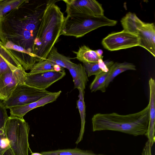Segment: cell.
<instances>
[{
  "instance_id": "8",
  "label": "cell",
  "mask_w": 155,
  "mask_h": 155,
  "mask_svg": "<svg viewBox=\"0 0 155 155\" xmlns=\"http://www.w3.org/2000/svg\"><path fill=\"white\" fill-rule=\"evenodd\" d=\"M101 43L105 49L112 51L139 46V40L137 35L123 30L109 34Z\"/></svg>"
},
{
  "instance_id": "28",
  "label": "cell",
  "mask_w": 155,
  "mask_h": 155,
  "mask_svg": "<svg viewBox=\"0 0 155 155\" xmlns=\"http://www.w3.org/2000/svg\"><path fill=\"white\" fill-rule=\"evenodd\" d=\"M3 155H13L12 152L9 147L4 152Z\"/></svg>"
},
{
  "instance_id": "3",
  "label": "cell",
  "mask_w": 155,
  "mask_h": 155,
  "mask_svg": "<svg viewBox=\"0 0 155 155\" xmlns=\"http://www.w3.org/2000/svg\"><path fill=\"white\" fill-rule=\"evenodd\" d=\"M149 107L148 104L142 110L127 115L96 114L91 119L93 131L112 130L134 136L144 135L148 127Z\"/></svg>"
},
{
  "instance_id": "36",
  "label": "cell",
  "mask_w": 155,
  "mask_h": 155,
  "mask_svg": "<svg viewBox=\"0 0 155 155\" xmlns=\"http://www.w3.org/2000/svg\"></svg>"
},
{
  "instance_id": "14",
  "label": "cell",
  "mask_w": 155,
  "mask_h": 155,
  "mask_svg": "<svg viewBox=\"0 0 155 155\" xmlns=\"http://www.w3.org/2000/svg\"><path fill=\"white\" fill-rule=\"evenodd\" d=\"M150 89L149 120L147 131L144 135L153 147L155 142V81L152 78L149 81Z\"/></svg>"
},
{
  "instance_id": "19",
  "label": "cell",
  "mask_w": 155,
  "mask_h": 155,
  "mask_svg": "<svg viewBox=\"0 0 155 155\" xmlns=\"http://www.w3.org/2000/svg\"><path fill=\"white\" fill-rule=\"evenodd\" d=\"M136 70V66L133 63L127 62L114 63L109 69V73L105 82L107 88L114 78L122 72L127 70Z\"/></svg>"
},
{
  "instance_id": "27",
  "label": "cell",
  "mask_w": 155,
  "mask_h": 155,
  "mask_svg": "<svg viewBox=\"0 0 155 155\" xmlns=\"http://www.w3.org/2000/svg\"><path fill=\"white\" fill-rule=\"evenodd\" d=\"M4 45L8 49L20 53L27 54L35 58L36 61V57L33 54L30 52L23 47L17 45L11 41H7Z\"/></svg>"
},
{
  "instance_id": "25",
  "label": "cell",
  "mask_w": 155,
  "mask_h": 155,
  "mask_svg": "<svg viewBox=\"0 0 155 155\" xmlns=\"http://www.w3.org/2000/svg\"><path fill=\"white\" fill-rule=\"evenodd\" d=\"M109 71L107 72H103L95 76L94 80L90 85L91 92L100 91L105 92L106 91L105 82L108 76Z\"/></svg>"
},
{
  "instance_id": "12",
  "label": "cell",
  "mask_w": 155,
  "mask_h": 155,
  "mask_svg": "<svg viewBox=\"0 0 155 155\" xmlns=\"http://www.w3.org/2000/svg\"><path fill=\"white\" fill-rule=\"evenodd\" d=\"M22 68L13 51L6 48L0 41V76L7 72Z\"/></svg>"
},
{
  "instance_id": "24",
  "label": "cell",
  "mask_w": 155,
  "mask_h": 155,
  "mask_svg": "<svg viewBox=\"0 0 155 155\" xmlns=\"http://www.w3.org/2000/svg\"><path fill=\"white\" fill-rule=\"evenodd\" d=\"M41 153L42 155H97L91 151L82 150L77 147L43 151Z\"/></svg>"
},
{
  "instance_id": "33",
  "label": "cell",
  "mask_w": 155,
  "mask_h": 155,
  "mask_svg": "<svg viewBox=\"0 0 155 155\" xmlns=\"http://www.w3.org/2000/svg\"><path fill=\"white\" fill-rule=\"evenodd\" d=\"M102 155V154H98V155Z\"/></svg>"
},
{
  "instance_id": "9",
  "label": "cell",
  "mask_w": 155,
  "mask_h": 155,
  "mask_svg": "<svg viewBox=\"0 0 155 155\" xmlns=\"http://www.w3.org/2000/svg\"><path fill=\"white\" fill-rule=\"evenodd\" d=\"M26 72L24 68L9 71L0 76V99H7L18 85L25 83Z\"/></svg>"
},
{
  "instance_id": "20",
  "label": "cell",
  "mask_w": 155,
  "mask_h": 155,
  "mask_svg": "<svg viewBox=\"0 0 155 155\" xmlns=\"http://www.w3.org/2000/svg\"><path fill=\"white\" fill-rule=\"evenodd\" d=\"M73 52L76 54V58L83 63H94L97 62L100 59H103L99 57L96 50H92L85 45L80 47L77 51Z\"/></svg>"
},
{
  "instance_id": "4",
  "label": "cell",
  "mask_w": 155,
  "mask_h": 155,
  "mask_svg": "<svg viewBox=\"0 0 155 155\" xmlns=\"http://www.w3.org/2000/svg\"><path fill=\"white\" fill-rule=\"evenodd\" d=\"M117 23V21L109 19L104 15L66 16L65 18L61 35L79 38L100 27L114 26Z\"/></svg>"
},
{
  "instance_id": "34",
  "label": "cell",
  "mask_w": 155,
  "mask_h": 155,
  "mask_svg": "<svg viewBox=\"0 0 155 155\" xmlns=\"http://www.w3.org/2000/svg\"><path fill=\"white\" fill-rule=\"evenodd\" d=\"M2 0H0V2Z\"/></svg>"
},
{
  "instance_id": "22",
  "label": "cell",
  "mask_w": 155,
  "mask_h": 155,
  "mask_svg": "<svg viewBox=\"0 0 155 155\" xmlns=\"http://www.w3.org/2000/svg\"><path fill=\"white\" fill-rule=\"evenodd\" d=\"M63 68L47 59L41 60L34 64L29 73L35 74L51 71H64Z\"/></svg>"
},
{
  "instance_id": "6",
  "label": "cell",
  "mask_w": 155,
  "mask_h": 155,
  "mask_svg": "<svg viewBox=\"0 0 155 155\" xmlns=\"http://www.w3.org/2000/svg\"><path fill=\"white\" fill-rule=\"evenodd\" d=\"M52 92L39 89L25 83L17 85L10 96L2 102L6 109L28 104L47 96Z\"/></svg>"
},
{
  "instance_id": "21",
  "label": "cell",
  "mask_w": 155,
  "mask_h": 155,
  "mask_svg": "<svg viewBox=\"0 0 155 155\" xmlns=\"http://www.w3.org/2000/svg\"><path fill=\"white\" fill-rule=\"evenodd\" d=\"M46 59L62 68L68 70L75 64L71 61L70 58L59 53L54 46L50 51Z\"/></svg>"
},
{
  "instance_id": "5",
  "label": "cell",
  "mask_w": 155,
  "mask_h": 155,
  "mask_svg": "<svg viewBox=\"0 0 155 155\" xmlns=\"http://www.w3.org/2000/svg\"><path fill=\"white\" fill-rule=\"evenodd\" d=\"M29 130L28 123L23 118L9 117L5 132L13 155H28Z\"/></svg>"
},
{
  "instance_id": "32",
  "label": "cell",
  "mask_w": 155,
  "mask_h": 155,
  "mask_svg": "<svg viewBox=\"0 0 155 155\" xmlns=\"http://www.w3.org/2000/svg\"><path fill=\"white\" fill-rule=\"evenodd\" d=\"M3 16L1 13V12L0 11V21L1 20V19L2 18V17Z\"/></svg>"
},
{
  "instance_id": "11",
  "label": "cell",
  "mask_w": 155,
  "mask_h": 155,
  "mask_svg": "<svg viewBox=\"0 0 155 155\" xmlns=\"http://www.w3.org/2000/svg\"><path fill=\"white\" fill-rule=\"evenodd\" d=\"M61 91L52 93L39 100L32 103L14 107L10 109V117L23 118L28 112L37 107L43 106L55 101L60 95Z\"/></svg>"
},
{
  "instance_id": "29",
  "label": "cell",
  "mask_w": 155,
  "mask_h": 155,
  "mask_svg": "<svg viewBox=\"0 0 155 155\" xmlns=\"http://www.w3.org/2000/svg\"><path fill=\"white\" fill-rule=\"evenodd\" d=\"M96 52L99 56L101 58H103V56H102V54L103 53V51L101 49H98L96 50Z\"/></svg>"
},
{
  "instance_id": "16",
  "label": "cell",
  "mask_w": 155,
  "mask_h": 155,
  "mask_svg": "<svg viewBox=\"0 0 155 155\" xmlns=\"http://www.w3.org/2000/svg\"><path fill=\"white\" fill-rule=\"evenodd\" d=\"M120 22L124 30L137 35L144 23L135 14L130 12L122 18Z\"/></svg>"
},
{
  "instance_id": "2",
  "label": "cell",
  "mask_w": 155,
  "mask_h": 155,
  "mask_svg": "<svg viewBox=\"0 0 155 155\" xmlns=\"http://www.w3.org/2000/svg\"><path fill=\"white\" fill-rule=\"evenodd\" d=\"M56 1L47 2L40 20L33 52L36 62L46 59L61 35L65 17Z\"/></svg>"
},
{
  "instance_id": "1",
  "label": "cell",
  "mask_w": 155,
  "mask_h": 155,
  "mask_svg": "<svg viewBox=\"0 0 155 155\" xmlns=\"http://www.w3.org/2000/svg\"><path fill=\"white\" fill-rule=\"evenodd\" d=\"M23 5L3 16L0 21V41L4 45L11 41L33 54L44 9L24 10Z\"/></svg>"
},
{
  "instance_id": "26",
  "label": "cell",
  "mask_w": 155,
  "mask_h": 155,
  "mask_svg": "<svg viewBox=\"0 0 155 155\" xmlns=\"http://www.w3.org/2000/svg\"><path fill=\"white\" fill-rule=\"evenodd\" d=\"M25 0H2L0 2V11L3 16L14 9L28 2Z\"/></svg>"
},
{
  "instance_id": "13",
  "label": "cell",
  "mask_w": 155,
  "mask_h": 155,
  "mask_svg": "<svg viewBox=\"0 0 155 155\" xmlns=\"http://www.w3.org/2000/svg\"><path fill=\"white\" fill-rule=\"evenodd\" d=\"M139 46L146 49L155 57V26L154 24L144 23L137 34Z\"/></svg>"
},
{
  "instance_id": "18",
  "label": "cell",
  "mask_w": 155,
  "mask_h": 155,
  "mask_svg": "<svg viewBox=\"0 0 155 155\" xmlns=\"http://www.w3.org/2000/svg\"><path fill=\"white\" fill-rule=\"evenodd\" d=\"M114 62L110 60L104 61L100 59L97 62L92 63H83V66L88 77L97 75L103 72H107Z\"/></svg>"
},
{
  "instance_id": "31",
  "label": "cell",
  "mask_w": 155,
  "mask_h": 155,
  "mask_svg": "<svg viewBox=\"0 0 155 155\" xmlns=\"http://www.w3.org/2000/svg\"><path fill=\"white\" fill-rule=\"evenodd\" d=\"M29 150H30V151L31 152V155H42L41 153H37V152H36V153L32 152L31 151V150L30 149Z\"/></svg>"
},
{
  "instance_id": "15",
  "label": "cell",
  "mask_w": 155,
  "mask_h": 155,
  "mask_svg": "<svg viewBox=\"0 0 155 155\" xmlns=\"http://www.w3.org/2000/svg\"><path fill=\"white\" fill-rule=\"evenodd\" d=\"M68 70L73 78L74 89L84 91L88 79L83 66L80 63L75 64Z\"/></svg>"
},
{
  "instance_id": "35",
  "label": "cell",
  "mask_w": 155,
  "mask_h": 155,
  "mask_svg": "<svg viewBox=\"0 0 155 155\" xmlns=\"http://www.w3.org/2000/svg\"></svg>"
},
{
  "instance_id": "23",
  "label": "cell",
  "mask_w": 155,
  "mask_h": 155,
  "mask_svg": "<svg viewBox=\"0 0 155 155\" xmlns=\"http://www.w3.org/2000/svg\"><path fill=\"white\" fill-rule=\"evenodd\" d=\"M78 90L79 94L78 99L77 101V107L80 113L81 126L79 137L75 142L76 144L79 143L83 139L85 130L86 117V106L84 101V91H83L80 89Z\"/></svg>"
},
{
  "instance_id": "7",
  "label": "cell",
  "mask_w": 155,
  "mask_h": 155,
  "mask_svg": "<svg viewBox=\"0 0 155 155\" xmlns=\"http://www.w3.org/2000/svg\"><path fill=\"white\" fill-rule=\"evenodd\" d=\"M67 16H91L104 15L102 5L95 0H64Z\"/></svg>"
},
{
  "instance_id": "10",
  "label": "cell",
  "mask_w": 155,
  "mask_h": 155,
  "mask_svg": "<svg viewBox=\"0 0 155 155\" xmlns=\"http://www.w3.org/2000/svg\"><path fill=\"white\" fill-rule=\"evenodd\" d=\"M65 75L64 71H51L35 74L26 72L24 83L31 87L46 90L54 83L62 79Z\"/></svg>"
},
{
  "instance_id": "17",
  "label": "cell",
  "mask_w": 155,
  "mask_h": 155,
  "mask_svg": "<svg viewBox=\"0 0 155 155\" xmlns=\"http://www.w3.org/2000/svg\"><path fill=\"white\" fill-rule=\"evenodd\" d=\"M6 109L0 101V155H3L10 147L9 141L5 132V124L9 117Z\"/></svg>"
},
{
  "instance_id": "30",
  "label": "cell",
  "mask_w": 155,
  "mask_h": 155,
  "mask_svg": "<svg viewBox=\"0 0 155 155\" xmlns=\"http://www.w3.org/2000/svg\"><path fill=\"white\" fill-rule=\"evenodd\" d=\"M142 155H152L151 151L150 150L144 151L142 153Z\"/></svg>"
}]
</instances>
